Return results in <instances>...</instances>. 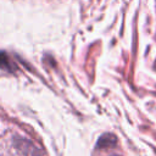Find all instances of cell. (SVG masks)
I'll list each match as a JSON object with an SVG mask.
<instances>
[{
  "label": "cell",
  "instance_id": "6da1fadb",
  "mask_svg": "<svg viewBox=\"0 0 156 156\" xmlns=\"http://www.w3.org/2000/svg\"><path fill=\"white\" fill-rule=\"evenodd\" d=\"M16 147L26 156H41L40 150L29 140L27 139H22V138H16L15 141Z\"/></svg>",
  "mask_w": 156,
  "mask_h": 156
},
{
  "label": "cell",
  "instance_id": "7a4b0ae2",
  "mask_svg": "<svg viewBox=\"0 0 156 156\" xmlns=\"http://www.w3.org/2000/svg\"><path fill=\"white\" fill-rule=\"evenodd\" d=\"M116 144H117V138L111 133H105L99 138L96 146L99 149H107L116 146Z\"/></svg>",
  "mask_w": 156,
  "mask_h": 156
},
{
  "label": "cell",
  "instance_id": "3957f363",
  "mask_svg": "<svg viewBox=\"0 0 156 156\" xmlns=\"http://www.w3.org/2000/svg\"><path fill=\"white\" fill-rule=\"evenodd\" d=\"M0 68L9 71V72H13V66H12L9 56L6 55V52H1V51H0Z\"/></svg>",
  "mask_w": 156,
  "mask_h": 156
}]
</instances>
